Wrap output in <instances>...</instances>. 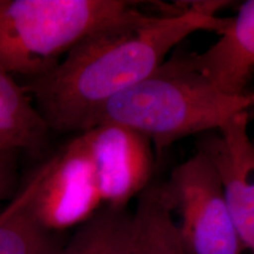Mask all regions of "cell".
I'll list each match as a JSON object with an SVG mask.
<instances>
[{"label":"cell","mask_w":254,"mask_h":254,"mask_svg":"<svg viewBox=\"0 0 254 254\" xmlns=\"http://www.w3.org/2000/svg\"><path fill=\"white\" fill-rule=\"evenodd\" d=\"M252 107L254 92L226 93L198 74L187 57H177L110 100L93 126H125L146 136L160 152L185 136L219 131Z\"/></svg>","instance_id":"cell-2"},{"label":"cell","mask_w":254,"mask_h":254,"mask_svg":"<svg viewBox=\"0 0 254 254\" xmlns=\"http://www.w3.org/2000/svg\"><path fill=\"white\" fill-rule=\"evenodd\" d=\"M92 165L104 206L123 208L151 185L153 145L117 124H99L78 135Z\"/></svg>","instance_id":"cell-6"},{"label":"cell","mask_w":254,"mask_h":254,"mask_svg":"<svg viewBox=\"0 0 254 254\" xmlns=\"http://www.w3.org/2000/svg\"><path fill=\"white\" fill-rule=\"evenodd\" d=\"M147 15L124 0H0V71L40 77L87 37Z\"/></svg>","instance_id":"cell-3"},{"label":"cell","mask_w":254,"mask_h":254,"mask_svg":"<svg viewBox=\"0 0 254 254\" xmlns=\"http://www.w3.org/2000/svg\"><path fill=\"white\" fill-rule=\"evenodd\" d=\"M215 8L193 5L92 34L55 68L28 79L25 90L50 128L87 131L105 105L151 75L184 39L198 31L226 30L231 18L215 15Z\"/></svg>","instance_id":"cell-1"},{"label":"cell","mask_w":254,"mask_h":254,"mask_svg":"<svg viewBox=\"0 0 254 254\" xmlns=\"http://www.w3.org/2000/svg\"><path fill=\"white\" fill-rule=\"evenodd\" d=\"M49 131L25 87L0 71V152L40 151Z\"/></svg>","instance_id":"cell-10"},{"label":"cell","mask_w":254,"mask_h":254,"mask_svg":"<svg viewBox=\"0 0 254 254\" xmlns=\"http://www.w3.org/2000/svg\"><path fill=\"white\" fill-rule=\"evenodd\" d=\"M31 184L0 213V254H58L62 245L32 214Z\"/></svg>","instance_id":"cell-12"},{"label":"cell","mask_w":254,"mask_h":254,"mask_svg":"<svg viewBox=\"0 0 254 254\" xmlns=\"http://www.w3.org/2000/svg\"><path fill=\"white\" fill-rule=\"evenodd\" d=\"M180 212V236L186 254H243L221 180L209 155L198 153L174 168L164 184Z\"/></svg>","instance_id":"cell-4"},{"label":"cell","mask_w":254,"mask_h":254,"mask_svg":"<svg viewBox=\"0 0 254 254\" xmlns=\"http://www.w3.org/2000/svg\"><path fill=\"white\" fill-rule=\"evenodd\" d=\"M206 139L200 148L213 161L241 243L254 252V144L249 112H243Z\"/></svg>","instance_id":"cell-7"},{"label":"cell","mask_w":254,"mask_h":254,"mask_svg":"<svg viewBox=\"0 0 254 254\" xmlns=\"http://www.w3.org/2000/svg\"><path fill=\"white\" fill-rule=\"evenodd\" d=\"M174 212L163 184H151L133 211L131 254H186Z\"/></svg>","instance_id":"cell-9"},{"label":"cell","mask_w":254,"mask_h":254,"mask_svg":"<svg viewBox=\"0 0 254 254\" xmlns=\"http://www.w3.org/2000/svg\"><path fill=\"white\" fill-rule=\"evenodd\" d=\"M15 152H0V201L9 198L17 184Z\"/></svg>","instance_id":"cell-13"},{"label":"cell","mask_w":254,"mask_h":254,"mask_svg":"<svg viewBox=\"0 0 254 254\" xmlns=\"http://www.w3.org/2000/svg\"><path fill=\"white\" fill-rule=\"evenodd\" d=\"M217 43L200 55L187 56L202 78L231 94H243L254 72V0L241 6Z\"/></svg>","instance_id":"cell-8"},{"label":"cell","mask_w":254,"mask_h":254,"mask_svg":"<svg viewBox=\"0 0 254 254\" xmlns=\"http://www.w3.org/2000/svg\"><path fill=\"white\" fill-rule=\"evenodd\" d=\"M30 184L32 214L52 233L79 227L104 206L93 165L79 136L49 159Z\"/></svg>","instance_id":"cell-5"},{"label":"cell","mask_w":254,"mask_h":254,"mask_svg":"<svg viewBox=\"0 0 254 254\" xmlns=\"http://www.w3.org/2000/svg\"><path fill=\"white\" fill-rule=\"evenodd\" d=\"M133 212L103 206L74 234L58 254H131Z\"/></svg>","instance_id":"cell-11"}]
</instances>
